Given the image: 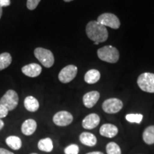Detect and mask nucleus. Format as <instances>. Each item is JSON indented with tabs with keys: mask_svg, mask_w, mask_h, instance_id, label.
I'll return each mask as SVG.
<instances>
[{
	"mask_svg": "<svg viewBox=\"0 0 154 154\" xmlns=\"http://www.w3.org/2000/svg\"><path fill=\"white\" fill-rule=\"evenodd\" d=\"M98 57L106 62L114 63L119 61V52L116 48L112 46H105L97 51Z\"/></svg>",
	"mask_w": 154,
	"mask_h": 154,
	"instance_id": "nucleus-2",
	"label": "nucleus"
},
{
	"mask_svg": "<svg viewBox=\"0 0 154 154\" xmlns=\"http://www.w3.org/2000/svg\"><path fill=\"white\" fill-rule=\"evenodd\" d=\"M42 66L36 63H29V64L23 66L22 69L23 74L29 77H32V78L39 76L42 73Z\"/></svg>",
	"mask_w": 154,
	"mask_h": 154,
	"instance_id": "nucleus-11",
	"label": "nucleus"
},
{
	"mask_svg": "<svg viewBox=\"0 0 154 154\" xmlns=\"http://www.w3.org/2000/svg\"><path fill=\"white\" fill-rule=\"evenodd\" d=\"M8 112L9 111L3 105L0 104V119L5 118L8 115Z\"/></svg>",
	"mask_w": 154,
	"mask_h": 154,
	"instance_id": "nucleus-26",
	"label": "nucleus"
},
{
	"mask_svg": "<svg viewBox=\"0 0 154 154\" xmlns=\"http://www.w3.org/2000/svg\"><path fill=\"white\" fill-rule=\"evenodd\" d=\"M41 0H27L26 2V7L29 10L35 9Z\"/></svg>",
	"mask_w": 154,
	"mask_h": 154,
	"instance_id": "nucleus-25",
	"label": "nucleus"
},
{
	"mask_svg": "<svg viewBox=\"0 0 154 154\" xmlns=\"http://www.w3.org/2000/svg\"><path fill=\"white\" fill-rule=\"evenodd\" d=\"M10 0H0V7H1V8L8 7V6L10 5Z\"/></svg>",
	"mask_w": 154,
	"mask_h": 154,
	"instance_id": "nucleus-27",
	"label": "nucleus"
},
{
	"mask_svg": "<svg viewBox=\"0 0 154 154\" xmlns=\"http://www.w3.org/2000/svg\"><path fill=\"white\" fill-rule=\"evenodd\" d=\"M0 154H14L12 152L9 151L8 150L2 149V148H0Z\"/></svg>",
	"mask_w": 154,
	"mask_h": 154,
	"instance_id": "nucleus-28",
	"label": "nucleus"
},
{
	"mask_svg": "<svg viewBox=\"0 0 154 154\" xmlns=\"http://www.w3.org/2000/svg\"><path fill=\"white\" fill-rule=\"evenodd\" d=\"M77 67L74 65H68L61 70L59 74V79L63 84H67L74 79L77 74Z\"/></svg>",
	"mask_w": 154,
	"mask_h": 154,
	"instance_id": "nucleus-8",
	"label": "nucleus"
},
{
	"mask_svg": "<svg viewBox=\"0 0 154 154\" xmlns=\"http://www.w3.org/2000/svg\"><path fill=\"white\" fill-rule=\"evenodd\" d=\"M100 98V94L96 91H92L86 93L83 97V103L86 108L91 109L95 106Z\"/></svg>",
	"mask_w": 154,
	"mask_h": 154,
	"instance_id": "nucleus-12",
	"label": "nucleus"
},
{
	"mask_svg": "<svg viewBox=\"0 0 154 154\" xmlns=\"http://www.w3.org/2000/svg\"><path fill=\"white\" fill-rule=\"evenodd\" d=\"M38 148L40 151L44 152H51L53 150V142L50 138L41 139L38 142Z\"/></svg>",
	"mask_w": 154,
	"mask_h": 154,
	"instance_id": "nucleus-19",
	"label": "nucleus"
},
{
	"mask_svg": "<svg viewBox=\"0 0 154 154\" xmlns=\"http://www.w3.org/2000/svg\"><path fill=\"white\" fill-rule=\"evenodd\" d=\"M24 104L26 110L30 112H35L39 108V103L37 99L32 96H29L25 98Z\"/></svg>",
	"mask_w": 154,
	"mask_h": 154,
	"instance_id": "nucleus-16",
	"label": "nucleus"
},
{
	"mask_svg": "<svg viewBox=\"0 0 154 154\" xmlns=\"http://www.w3.org/2000/svg\"><path fill=\"white\" fill-rule=\"evenodd\" d=\"M34 56L46 68H50L54 63V57L49 49L38 47L34 50Z\"/></svg>",
	"mask_w": 154,
	"mask_h": 154,
	"instance_id": "nucleus-3",
	"label": "nucleus"
},
{
	"mask_svg": "<svg viewBox=\"0 0 154 154\" xmlns=\"http://www.w3.org/2000/svg\"><path fill=\"white\" fill-rule=\"evenodd\" d=\"M79 147L76 144H71L64 149L65 154H79Z\"/></svg>",
	"mask_w": 154,
	"mask_h": 154,
	"instance_id": "nucleus-24",
	"label": "nucleus"
},
{
	"mask_svg": "<svg viewBox=\"0 0 154 154\" xmlns=\"http://www.w3.org/2000/svg\"><path fill=\"white\" fill-rule=\"evenodd\" d=\"M6 143L9 148L13 150H19L21 149L22 146V140L18 136H10L6 138Z\"/></svg>",
	"mask_w": 154,
	"mask_h": 154,
	"instance_id": "nucleus-18",
	"label": "nucleus"
},
{
	"mask_svg": "<svg viewBox=\"0 0 154 154\" xmlns=\"http://www.w3.org/2000/svg\"><path fill=\"white\" fill-rule=\"evenodd\" d=\"M100 123V117L96 113H90L82 121V126L85 129L91 130L96 128Z\"/></svg>",
	"mask_w": 154,
	"mask_h": 154,
	"instance_id": "nucleus-10",
	"label": "nucleus"
},
{
	"mask_svg": "<svg viewBox=\"0 0 154 154\" xmlns=\"http://www.w3.org/2000/svg\"><path fill=\"white\" fill-rule=\"evenodd\" d=\"M143 115L140 113H130L126 116V119L130 123L140 124L143 120Z\"/></svg>",
	"mask_w": 154,
	"mask_h": 154,
	"instance_id": "nucleus-23",
	"label": "nucleus"
},
{
	"mask_svg": "<svg viewBox=\"0 0 154 154\" xmlns=\"http://www.w3.org/2000/svg\"><path fill=\"white\" fill-rule=\"evenodd\" d=\"M137 84L142 91L154 93V74L146 72L138 76Z\"/></svg>",
	"mask_w": 154,
	"mask_h": 154,
	"instance_id": "nucleus-4",
	"label": "nucleus"
},
{
	"mask_svg": "<svg viewBox=\"0 0 154 154\" xmlns=\"http://www.w3.org/2000/svg\"><path fill=\"white\" fill-rule=\"evenodd\" d=\"M19 103V96L14 90H8L0 99V104L3 105L9 111L14 110Z\"/></svg>",
	"mask_w": 154,
	"mask_h": 154,
	"instance_id": "nucleus-5",
	"label": "nucleus"
},
{
	"mask_svg": "<svg viewBox=\"0 0 154 154\" xmlns=\"http://www.w3.org/2000/svg\"><path fill=\"white\" fill-rule=\"evenodd\" d=\"M97 22L104 26H109L113 29H117L120 27L121 22L118 17L111 13H104L98 17Z\"/></svg>",
	"mask_w": 154,
	"mask_h": 154,
	"instance_id": "nucleus-6",
	"label": "nucleus"
},
{
	"mask_svg": "<svg viewBox=\"0 0 154 154\" xmlns=\"http://www.w3.org/2000/svg\"><path fill=\"white\" fill-rule=\"evenodd\" d=\"M2 15V8H1V7H0V19H1Z\"/></svg>",
	"mask_w": 154,
	"mask_h": 154,
	"instance_id": "nucleus-31",
	"label": "nucleus"
},
{
	"mask_svg": "<svg viewBox=\"0 0 154 154\" xmlns=\"http://www.w3.org/2000/svg\"><path fill=\"white\" fill-rule=\"evenodd\" d=\"M100 77H101V74L99 71L96 69H91L85 74L84 80L87 84H93L99 82Z\"/></svg>",
	"mask_w": 154,
	"mask_h": 154,
	"instance_id": "nucleus-17",
	"label": "nucleus"
},
{
	"mask_svg": "<svg viewBox=\"0 0 154 154\" xmlns=\"http://www.w3.org/2000/svg\"><path fill=\"white\" fill-rule=\"evenodd\" d=\"M79 140L84 145L93 147L97 143V138L94 134L88 132H83L79 136Z\"/></svg>",
	"mask_w": 154,
	"mask_h": 154,
	"instance_id": "nucleus-15",
	"label": "nucleus"
},
{
	"mask_svg": "<svg viewBox=\"0 0 154 154\" xmlns=\"http://www.w3.org/2000/svg\"><path fill=\"white\" fill-rule=\"evenodd\" d=\"M143 140L148 145H152L154 143V126H150L144 130Z\"/></svg>",
	"mask_w": 154,
	"mask_h": 154,
	"instance_id": "nucleus-20",
	"label": "nucleus"
},
{
	"mask_svg": "<svg viewBox=\"0 0 154 154\" xmlns=\"http://www.w3.org/2000/svg\"><path fill=\"white\" fill-rule=\"evenodd\" d=\"M31 154H37V153H31Z\"/></svg>",
	"mask_w": 154,
	"mask_h": 154,
	"instance_id": "nucleus-33",
	"label": "nucleus"
},
{
	"mask_svg": "<svg viewBox=\"0 0 154 154\" xmlns=\"http://www.w3.org/2000/svg\"><path fill=\"white\" fill-rule=\"evenodd\" d=\"M123 108V102L116 98H111L103 101L102 109L107 113H116Z\"/></svg>",
	"mask_w": 154,
	"mask_h": 154,
	"instance_id": "nucleus-7",
	"label": "nucleus"
},
{
	"mask_svg": "<svg viewBox=\"0 0 154 154\" xmlns=\"http://www.w3.org/2000/svg\"><path fill=\"white\" fill-rule=\"evenodd\" d=\"M86 33L91 41L99 44L106 41L109 36L106 27L97 21H91L88 23L86 26Z\"/></svg>",
	"mask_w": 154,
	"mask_h": 154,
	"instance_id": "nucleus-1",
	"label": "nucleus"
},
{
	"mask_svg": "<svg viewBox=\"0 0 154 154\" xmlns=\"http://www.w3.org/2000/svg\"><path fill=\"white\" fill-rule=\"evenodd\" d=\"M64 2H72L73 0H63Z\"/></svg>",
	"mask_w": 154,
	"mask_h": 154,
	"instance_id": "nucleus-32",
	"label": "nucleus"
},
{
	"mask_svg": "<svg viewBox=\"0 0 154 154\" xmlns=\"http://www.w3.org/2000/svg\"><path fill=\"white\" fill-rule=\"evenodd\" d=\"M107 154H121L120 147L115 142H110L106 145V147Z\"/></svg>",
	"mask_w": 154,
	"mask_h": 154,
	"instance_id": "nucleus-22",
	"label": "nucleus"
},
{
	"mask_svg": "<svg viewBox=\"0 0 154 154\" xmlns=\"http://www.w3.org/2000/svg\"><path fill=\"white\" fill-rule=\"evenodd\" d=\"M118 128L115 125L111 124H106L102 125L100 128L99 133L102 136L107 138H113L118 134Z\"/></svg>",
	"mask_w": 154,
	"mask_h": 154,
	"instance_id": "nucleus-13",
	"label": "nucleus"
},
{
	"mask_svg": "<svg viewBox=\"0 0 154 154\" xmlns=\"http://www.w3.org/2000/svg\"><path fill=\"white\" fill-rule=\"evenodd\" d=\"M86 154H103V153L101 151H93V152H90V153H88Z\"/></svg>",
	"mask_w": 154,
	"mask_h": 154,
	"instance_id": "nucleus-30",
	"label": "nucleus"
},
{
	"mask_svg": "<svg viewBox=\"0 0 154 154\" xmlns=\"http://www.w3.org/2000/svg\"><path fill=\"white\" fill-rule=\"evenodd\" d=\"M4 126H5V123H4V121L2 119H0V130L2 129Z\"/></svg>",
	"mask_w": 154,
	"mask_h": 154,
	"instance_id": "nucleus-29",
	"label": "nucleus"
},
{
	"mask_svg": "<svg viewBox=\"0 0 154 154\" xmlns=\"http://www.w3.org/2000/svg\"><path fill=\"white\" fill-rule=\"evenodd\" d=\"M12 61V58L10 54L5 52L0 54V71L7 68Z\"/></svg>",
	"mask_w": 154,
	"mask_h": 154,
	"instance_id": "nucleus-21",
	"label": "nucleus"
},
{
	"mask_svg": "<svg viewBox=\"0 0 154 154\" xmlns=\"http://www.w3.org/2000/svg\"><path fill=\"white\" fill-rule=\"evenodd\" d=\"M36 127L37 124L34 119H27L22 125V132L25 136H31L35 132Z\"/></svg>",
	"mask_w": 154,
	"mask_h": 154,
	"instance_id": "nucleus-14",
	"label": "nucleus"
},
{
	"mask_svg": "<svg viewBox=\"0 0 154 154\" xmlns=\"http://www.w3.org/2000/svg\"><path fill=\"white\" fill-rule=\"evenodd\" d=\"M53 121L57 126H66L72 123L73 116L68 111H59L54 116Z\"/></svg>",
	"mask_w": 154,
	"mask_h": 154,
	"instance_id": "nucleus-9",
	"label": "nucleus"
}]
</instances>
